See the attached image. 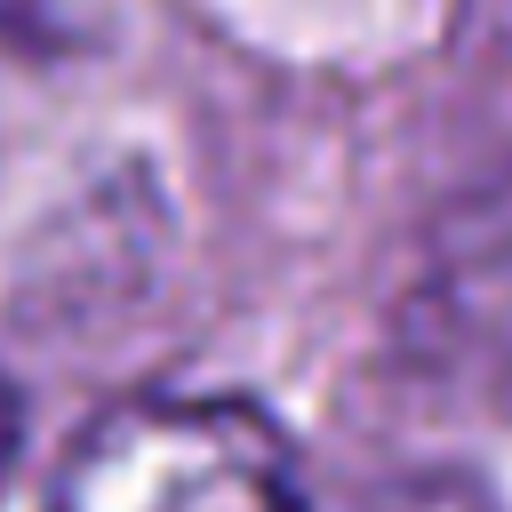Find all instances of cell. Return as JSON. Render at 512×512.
Returning <instances> with one entry per match:
<instances>
[{"label":"cell","instance_id":"cell-1","mask_svg":"<svg viewBox=\"0 0 512 512\" xmlns=\"http://www.w3.org/2000/svg\"><path fill=\"white\" fill-rule=\"evenodd\" d=\"M56 512H312L288 440L240 400H120L64 472Z\"/></svg>","mask_w":512,"mask_h":512},{"label":"cell","instance_id":"cell-2","mask_svg":"<svg viewBox=\"0 0 512 512\" xmlns=\"http://www.w3.org/2000/svg\"><path fill=\"white\" fill-rule=\"evenodd\" d=\"M16 424H24V416H16V384L0 376V464H8V448H16Z\"/></svg>","mask_w":512,"mask_h":512}]
</instances>
